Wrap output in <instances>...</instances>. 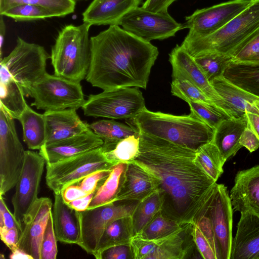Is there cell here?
<instances>
[{"instance_id":"19","label":"cell","mask_w":259,"mask_h":259,"mask_svg":"<svg viewBox=\"0 0 259 259\" xmlns=\"http://www.w3.org/2000/svg\"><path fill=\"white\" fill-rule=\"evenodd\" d=\"M104 142L91 129L80 134L48 145L39 150L47 164L71 158L102 146Z\"/></svg>"},{"instance_id":"8","label":"cell","mask_w":259,"mask_h":259,"mask_svg":"<svg viewBox=\"0 0 259 259\" xmlns=\"http://www.w3.org/2000/svg\"><path fill=\"white\" fill-rule=\"evenodd\" d=\"M29 96L31 106L45 111L77 109L85 101L79 82L48 73L32 85Z\"/></svg>"},{"instance_id":"14","label":"cell","mask_w":259,"mask_h":259,"mask_svg":"<svg viewBox=\"0 0 259 259\" xmlns=\"http://www.w3.org/2000/svg\"><path fill=\"white\" fill-rule=\"evenodd\" d=\"M45 162L39 153L25 151L22 170L12 198L13 213L21 225L24 216L38 198Z\"/></svg>"},{"instance_id":"54","label":"cell","mask_w":259,"mask_h":259,"mask_svg":"<svg viewBox=\"0 0 259 259\" xmlns=\"http://www.w3.org/2000/svg\"><path fill=\"white\" fill-rule=\"evenodd\" d=\"M248 126L255 134L259 139V116L250 112H245Z\"/></svg>"},{"instance_id":"11","label":"cell","mask_w":259,"mask_h":259,"mask_svg":"<svg viewBox=\"0 0 259 259\" xmlns=\"http://www.w3.org/2000/svg\"><path fill=\"white\" fill-rule=\"evenodd\" d=\"M139 202L119 201L78 211L80 237L77 245L93 254L106 227L114 221L133 214Z\"/></svg>"},{"instance_id":"27","label":"cell","mask_w":259,"mask_h":259,"mask_svg":"<svg viewBox=\"0 0 259 259\" xmlns=\"http://www.w3.org/2000/svg\"><path fill=\"white\" fill-rule=\"evenodd\" d=\"M210 83L240 116L245 112L259 116V97L238 88L223 76L215 78Z\"/></svg>"},{"instance_id":"3","label":"cell","mask_w":259,"mask_h":259,"mask_svg":"<svg viewBox=\"0 0 259 259\" xmlns=\"http://www.w3.org/2000/svg\"><path fill=\"white\" fill-rule=\"evenodd\" d=\"M132 124L139 133L159 138L196 151L212 141L214 130L190 112L175 115L153 112L146 107L133 118Z\"/></svg>"},{"instance_id":"18","label":"cell","mask_w":259,"mask_h":259,"mask_svg":"<svg viewBox=\"0 0 259 259\" xmlns=\"http://www.w3.org/2000/svg\"><path fill=\"white\" fill-rule=\"evenodd\" d=\"M207 214L212 223L221 259H230L233 208L227 188L224 184H218Z\"/></svg>"},{"instance_id":"34","label":"cell","mask_w":259,"mask_h":259,"mask_svg":"<svg viewBox=\"0 0 259 259\" xmlns=\"http://www.w3.org/2000/svg\"><path fill=\"white\" fill-rule=\"evenodd\" d=\"M163 202L157 190L138 205L132 216L134 235L140 233L154 218L162 213Z\"/></svg>"},{"instance_id":"32","label":"cell","mask_w":259,"mask_h":259,"mask_svg":"<svg viewBox=\"0 0 259 259\" xmlns=\"http://www.w3.org/2000/svg\"><path fill=\"white\" fill-rule=\"evenodd\" d=\"M90 128L103 142L102 149L104 151L117 141L132 135H139V132L133 126L115 121L104 119L89 124Z\"/></svg>"},{"instance_id":"23","label":"cell","mask_w":259,"mask_h":259,"mask_svg":"<svg viewBox=\"0 0 259 259\" xmlns=\"http://www.w3.org/2000/svg\"><path fill=\"white\" fill-rule=\"evenodd\" d=\"M230 259H259V215L241 213Z\"/></svg>"},{"instance_id":"4","label":"cell","mask_w":259,"mask_h":259,"mask_svg":"<svg viewBox=\"0 0 259 259\" xmlns=\"http://www.w3.org/2000/svg\"><path fill=\"white\" fill-rule=\"evenodd\" d=\"M91 26L69 24L59 31L50 58L55 75L79 82L85 78L91 58Z\"/></svg>"},{"instance_id":"16","label":"cell","mask_w":259,"mask_h":259,"mask_svg":"<svg viewBox=\"0 0 259 259\" xmlns=\"http://www.w3.org/2000/svg\"><path fill=\"white\" fill-rule=\"evenodd\" d=\"M172 66V78L186 79L200 89L222 110L232 117L240 116L216 91L192 57L181 46L177 45L169 54Z\"/></svg>"},{"instance_id":"9","label":"cell","mask_w":259,"mask_h":259,"mask_svg":"<svg viewBox=\"0 0 259 259\" xmlns=\"http://www.w3.org/2000/svg\"><path fill=\"white\" fill-rule=\"evenodd\" d=\"M192 224L187 223L171 233L154 239L133 236L130 245L134 259H185L192 255L196 245Z\"/></svg>"},{"instance_id":"50","label":"cell","mask_w":259,"mask_h":259,"mask_svg":"<svg viewBox=\"0 0 259 259\" xmlns=\"http://www.w3.org/2000/svg\"><path fill=\"white\" fill-rule=\"evenodd\" d=\"M20 233L17 228H0L1 240L11 251L18 247Z\"/></svg>"},{"instance_id":"25","label":"cell","mask_w":259,"mask_h":259,"mask_svg":"<svg viewBox=\"0 0 259 259\" xmlns=\"http://www.w3.org/2000/svg\"><path fill=\"white\" fill-rule=\"evenodd\" d=\"M54 198L52 212L57 239L65 244H77L80 237L78 211L65 202L61 193L54 194Z\"/></svg>"},{"instance_id":"17","label":"cell","mask_w":259,"mask_h":259,"mask_svg":"<svg viewBox=\"0 0 259 259\" xmlns=\"http://www.w3.org/2000/svg\"><path fill=\"white\" fill-rule=\"evenodd\" d=\"M52 207L49 198H38L23 217L18 247L33 259H40L42 238Z\"/></svg>"},{"instance_id":"2","label":"cell","mask_w":259,"mask_h":259,"mask_svg":"<svg viewBox=\"0 0 259 259\" xmlns=\"http://www.w3.org/2000/svg\"><path fill=\"white\" fill-rule=\"evenodd\" d=\"M91 58L85 79L104 90L136 87L146 89L159 52L156 47L111 25L90 37Z\"/></svg>"},{"instance_id":"31","label":"cell","mask_w":259,"mask_h":259,"mask_svg":"<svg viewBox=\"0 0 259 259\" xmlns=\"http://www.w3.org/2000/svg\"><path fill=\"white\" fill-rule=\"evenodd\" d=\"M23 129V139L28 148L39 150L45 144L46 137V122L44 114L27 106L20 117Z\"/></svg>"},{"instance_id":"47","label":"cell","mask_w":259,"mask_h":259,"mask_svg":"<svg viewBox=\"0 0 259 259\" xmlns=\"http://www.w3.org/2000/svg\"><path fill=\"white\" fill-rule=\"evenodd\" d=\"M195 223L197 224L201 231L210 242L218 256V259H221L213 227L207 212L205 215L202 216Z\"/></svg>"},{"instance_id":"7","label":"cell","mask_w":259,"mask_h":259,"mask_svg":"<svg viewBox=\"0 0 259 259\" xmlns=\"http://www.w3.org/2000/svg\"><path fill=\"white\" fill-rule=\"evenodd\" d=\"M50 58L42 46L18 37L16 46L9 55L1 59L0 65L23 87L28 97L32 85L47 73L46 63Z\"/></svg>"},{"instance_id":"45","label":"cell","mask_w":259,"mask_h":259,"mask_svg":"<svg viewBox=\"0 0 259 259\" xmlns=\"http://www.w3.org/2000/svg\"><path fill=\"white\" fill-rule=\"evenodd\" d=\"M111 169L96 171L73 184L83 197L86 196L96 191L102 182L109 175Z\"/></svg>"},{"instance_id":"35","label":"cell","mask_w":259,"mask_h":259,"mask_svg":"<svg viewBox=\"0 0 259 259\" xmlns=\"http://www.w3.org/2000/svg\"><path fill=\"white\" fill-rule=\"evenodd\" d=\"M139 135H134L117 141L103 152L107 159L115 165L132 162L139 154Z\"/></svg>"},{"instance_id":"40","label":"cell","mask_w":259,"mask_h":259,"mask_svg":"<svg viewBox=\"0 0 259 259\" xmlns=\"http://www.w3.org/2000/svg\"><path fill=\"white\" fill-rule=\"evenodd\" d=\"M171 93L173 96H176L186 102L188 101L200 102L217 106L214 102L200 89L186 79L173 78L171 83Z\"/></svg>"},{"instance_id":"48","label":"cell","mask_w":259,"mask_h":259,"mask_svg":"<svg viewBox=\"0 0 259 259\" xmlns=\"http://www.w3.org/2000/svg\"><path fill=\"white\" fill-rule=\"evenodd\" d=\"M100 259H134L130 245H119L104 250Z\"/></svg>"},{"instance_id":"13","label":"cell","mask_w":259,"mask_h":259,"mask_svg":"<svg viewBox=\"0 0 259 259\" xmlns=\"http://www.w3.org/2000/svg\"><path fill=\"white\" fill-rule=\"evenodd\" d=\"M129 33L147 41L174 36L183 29L168 13H155L137 7L126 14L120 24Z\"/></svg>"},{"instance_id":"56","label":"cell","mask_w":259,"mask_h":259,"mask_svg":"<svg viewBox=\"0 0 259 259\" xmlns=\"http://www.w3.org/2000/svg\"><path fill=\"white\" fill-rule=\"evenodd\" d=\"M6 27L4 20V16L0 15V54L2 59V49L5 42Z\"/></svg>"},{"instance_id":"43","label":"cell","mask_w":259,"mask_h":259,"mask_svg":"<svg viewBox=\"0 0 259 259\" xmlns=\"http://www.w3.org/2000/svg\"><path fill=\"white\" fill-rule=\"evenodd\" d=\"M183 225L160 213L136 235L144 239H154L171 233Z\"/></svg>"},{"instance_id":"30","label":"cell","mask_w":259,"mask_h":259,"mask_svg":"<svg viewBox=\"0 0 259 259\" xmlns=\"http://www.w3.org/2000/svg\"><path fill=\"white\" fill-rule=\"evenodd\" d=\"M127 165L120 163L112 167L109 175L97 189L87 209L115 202L124 180Z\"/></svg>"},{"instance_id":"33","label":"cell","mask_w":259,"mask_h":259,"mask_svg":"<svg viewBox=\"0 0 259 259\" xmlns=\"http://www.w3.org/2000/svg\"><path fill=\"white\" fill-rule=\"evenodd\" d=\"M24 96L23 87L12 77L0 81V106L15 119L19 120L28 106Z\"/></svg>"},{"instance_id":"39","label":"cell","mask_w":259,"mask_h":259,"mask_svg":"<svg viewBox=\"0 0 259 259\" xmlns=\"http://www.w3.org/2000/svg\"><path fill=\"white\" fill-rule=\"evenodd\" d=\"M1 15L11 18L15 21H33L56 17L49 10L41 6L30 4L14 6Z\"/></svg>"},{"instance_id":"53","label":"cell","mask_w":259,"mask_h":259,"mask_svg":"<svg viewBox=\"0 0 259 259\" xmlns=\"http://www.w3.org/2000/svg\"><path fill=\"white\" fill-rule=\"evenodd\" d=\"M95 192L86 196L73 200L67 204L77 211H84L88 209Z\"/></svg>"},{"instance_id":"10","label":"cell","mask_w":259,"mask_h":259,"mask_svg":"<svg viewBox=\"0 0 259 259\" xmlns=\"http://www.w3.org/2000/svg\"><path fill=\"white\" fill-rule=\"evenodd\" d=\"M113 166L105 157L102 147L54 163L47 164L46 183L54 194L96 171Z\"/></svg>"},{"instance_id":"51","label":"cell","mask_w":259,"mask_h":259,"mask_svg":"<svg viewBox=\"0 0 259 259\" xmlns=\"http://www.w3.org/2000/svg\"><path fill=\"white\" fill-rule=\"evenodd\" d=\"M242 147L250 153L259 148V139L255 134L247 126L243 132L239 141Z\"/></svg>"},{"instance_id":"5","label":"cell","mask_w":259,"mask_h":259,"mask_svg":"<svg viewBox=\"0 0 259 259\" xmlns=\"http://www.w3.org/2000/svg\"><path fill=\"white\" fill-rule=\"evenodd\" d=\"M259 28V0H252L244 11L215 32L205 36L187 34L181 46L193 58L208 52L231 55Z\"/></svg>"},{"instance_id":"38","label":"cell","mask_w":259,"mask_h":259,"mask_svg":"<svg viewBox=\"0 0 259 259\" xmlns=\"http://www.w3.org/2000/svg\"><path fill=\"white\" fill-rule=\"evenodd\" d=\"M208 81L223 76L226 68L232 62L231 56L217 52H208L194 58Z\"/></svg>"},{"instance_id":"44","label":"cell","mask_w":259,"mask_h":259,"mask_svg":"<svg viewBox=\"0 0 259 259\" xmlns=\"http://www.w3.org/2000/svg\"><path fill=\"white\" fill-rule=\"evenodd\" d=\"M57 241L51 211L42 238L40 259L56 258L58 253Z\"/></svg>"},{"instance_id":"29","label":"cell","mask_w":259,"mask_h":259,"mask_svg":"<svg viewBox=\"0 0 259 259\" xmlns=\"http://www.w3.org/2000/svg\"><path fill=\"white\" fill-rule=\"evenodd\" d=\"M223 77L238 88L259 97V64L231 62Z\"/></svg>"},{"instance_id":"42","label":"cell","mask_w":259,"mask_h":259,"mask_svg":"<svg viewBox=\"0 0 259 259\" xmlns=\"http://www.w3.org/2000/svg\"><path fill=\"white\" fill-rule=\"evenodd\" d=\"M190 111L214 130L224 120L233 118L217 106L200 102L188 101Z\"/></svg>"},{"instance_id":"55","label":"cell","mask_w":259,"mask_h":259,"mask_svg":"<svg viewBox=\"0 0 259 259\" xmlns=\"http://www.w3.org/2000/svg\"><path fill=\"white\" fill-rule=\"evenodd\" d=\"M10 258L11 259H33L31 256L18 247L11 251Z\"/></svg>"},{"instance_id":"20","label":"cell","mask_w":259,"mask_h":259,"mask_svg":"<svg viewBox=\"0 0 259 259\" xmlns=\"http://www.w3.org/2000/svg\"><path fill=\"white\" fill-rule=\"evenodd\" d=\"M229 196L233 210L259 215V164L237 172Z\"/></svg>"},{"instance_id":"1","label":"cell","mask_w":259,"mask_h":259,"mask_svg":"<svg viewBox=\"0 0 259 259\" xmlns=\"http://www.w3.org/2000/svg\"><path fill=\"white\" fill-rule=\"evenodd\" d=\"M134 162L155 180L162 200V213L184 224L196 223L208 211L218 184L196 159V151L139 133Z\"/></svg>"},{"instance_id":"6","label":"cell","mask_w":259,"mask_h":259,"mask_svg":"<svg viewBox=\"0 0 259 259\" xmlns=\"http://www.w3.org/2000/svg\"><path fill=\"white\" fill-rule=\"evenodd\" d=\"M146 107L138 88H119L90 95L81 108L87 116L110 119L133 118Z\"/></svg>"},{"instance_id":"12","label":"cell","mask_w":259,"mask_h":259,"mask_svg":"<svg viewBox=\"0 0 259 259\" xmlns=\"http://www.w3.org/2000/svg\"><path fill=\"white\" fill-rule=\"evenodd\" d=\"M14 119L0 106V196L16 186L25 159Z\"/></svg>"},{"instance_id":"52","label":"cell","mask_w":259,"mask_h":259,"mask_svg":"<svg viewBox=\"0 0 259 259\" xmlns=\"http://www.w3.org/2000/svg\"><path fill=\"white\" fill-rule=\"evenodd\" d=\"M177 0H146L142 8L155 13H167L168 8Z\"/></svg>"},{"instance_id":"22","label":"cell","mask_w":259,"mask_h":259,"mask_svg":"<svg viewBox=\"0 0 259 259\" xmlns=\"http://www.w3.org/2000/svg\"><path fill=\"white\" fill-rule=\"evenodd\" d=\"M76 109L46 111L44 113L46 128L45 145L53 143L90 130L82 121Z\"/></svg>"},{"instance_id":"15","label":"cell","mask_w":259,"mask_h":259,"mask_svg":"<svg viewBox=\"0 0 259 259\" xmlns=\"http://www.w3.org/2000/svg\"><path fill=\"white\" fill-rule=\"evenodd\" d=\"M252 0H231L210 7L196 10L185 17L183 29L189 28L188 34L205 36L220 29L244 11Z\"/></svg>"},{"instance_id":"41","label":"cell","mask_w":259,"mask_h":259,"mask_svg":"<svg viewBox=\"0 0 259 259\" xmlns=\"http://www.w3.org/2000/svg\"><path fill=\"white\" fill-rule=\"evenodd\" d=\"M230 56L232 62L259 64V28L241 42Z\"/></svg>"},{"instance_id":"21","label":"cell","mask_w":259,"mask_h":259,"mask_svg":"<svg viewBox=\"0 0 259 259\" xmlns=\"http://www.w3.org/2000/svg\"><path fill=\"white\" fill-rule=\"evenodd\" d=\"M142 0H93L82 13L83 23L90 25H120L123 17Z\"/></svg>"},{"instance_id":"37","label":"cell","mask_w":259,"mask_h":259,"mask_svg":"<svg viewBox=\"0 0 259 259\" xmlns=\"http://www.w3.org/2000/svg\"><path fill=\"white\" fill-rule=\"evenodd\" d=\"M75 0H0V15L8 9L19 5L30 4L45 8L52 12L56 17H64L73 13Z\"/></svg>"},{"instance_id":"28","label":"cell","mask_w":259,"mask_h":259,"mask_svg":"<svg viewBox=\"0 0 259 259\" xmlns=\"http://www.w3.org/2000/svg\"><path fill=\"white\" fill-rule=\"evenodd\" d=\"M134 236L132 216L117 219L105 229L93 255L96 258L100 259L103 252L111 247L130 245Z\"/></svg>"},{"instance_id":"26","label":"cell","mask_w":259,"mask_h":259,"mask_svg":"<svg viewBox=\"0 0 259 259\" xmlns=\"http://www.w3.org/2000/svg\"><path fill=\"white\" fill-rule=\"evenodd\" d=\"M248 126L245 114L240 117L230 118L222 121L214 130L212 142L219 149L226 161L242 147L239 141Z\"/></svg>"},{"instance_id":"46","label":"cell","mask_w":259,"mask_h":259,"mask_svg":"<svg viewBox=\"0 0 259 259\" xmlns=\"http://www.w3.org/2000/svg\"><path fill=\"white\" fill-rule=\"evenodd\" d=\"M192 236L196 247L201 258L218 259L210 242L195 223L192 224Z\"/></svg>"},{"instance_id":"49","label":"cell","mask_w":259,"mask_h":259,"mask_svg":"<svg viewBox=\"0 0 259 259\" xmlns=\"http://www.w3.org/2000/svg\"><path fill=\"white\" fill-rule=\"evenodd\" d=\"M17 228L21 232V225L8 208L3 196H0V228Z\"/></svg>"},{"instance_id":"36","label":"cell","mask_w":259,"mask_h":259,"mask_svg":"<svg viewBox=\"0 0 259 259\" xmlns=\"http://www.w3.org/2000/svg\"><path fill=\"white\" fill-rule=\"evenodd\" d=\"M196 159L207 174L217 182L223 173L226 161L215 144L210 142L201 146L196 150Z\"/></svg>"},{"instance_id":"24","label":"cell","mask_w":259,"mask_h":259,"mask_svg":"<svg viewBox=\"0 0 259 259\" xmlns=\"http://www.w3.org/2000/svg\"><path fill=\"white\" fill-rule=\"evenodd\" d=\"M157 190L154 179L137 164L127 163L122 186L115 199L140 202Z\"/></svg>"},{"instance_id":"57","label":"cell","mask_w":259,"mask_h":259,"mask_svg":"<svg viewBox=\"0 0 259 259\" xmlns=\"http://www.w3.org/2000/svg\"><path fill=\"white\" fill-rule=\"evenodd\" d=\"M75 1H87V0H75Z\"/></svg>"}]
</instances>
